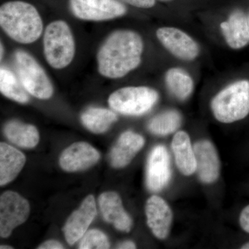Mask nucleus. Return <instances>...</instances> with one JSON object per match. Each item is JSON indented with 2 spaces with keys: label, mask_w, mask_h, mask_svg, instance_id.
<instances>
[{
  "label": "nucleus",
  "mask_w": 249,
  "mask_h": 249,
  "mask_svg": "<svg viewBox=\"0 0 249 249\" xmlns=\"http://www.w3.org/2000/svg\"><path fill=\"white\" fill-rule=\"evenodd\" d=\"M181 124V116L176 110H168L152 118L148 129L152 134L166 136L178 130Z\"/></svg>",
  "instance_id": "obj_24"
},
{
  "label": "nucleus",
  "mask_w": 249,
  "mask_h": 249,
  "mask_svg": "<svg viewBox=\"0 0 249 249\" xmlns=\"http://www.w3.org/2000/svg\"><path fill=\"white\" fill-rule=\"evenodd\" d=\"M215 119L222 124L242 120L249 114V81L239 80L216 95L211 104Z\"/></svg>",
  "instance_id": "obj_3"
},
{
  "label": "nucleus",
  "mask_w": 249,
  "mask_h": 249,
  "mask_svg": "<svg viewBox=\"0 0 249 249\" xmlns=\"http://www.w3.org/2000/svg\"><path fill=\"white\" fill-rule=\"evenodd\" d=\"M0 249H11L13 248H12V247H9V246H1V247H0Z\"/></svg>",
  "instance_id": "obj_31"
},
{
  "label": "nucleus",
  "mask_w": 249,
  "mask_h": 249,
  "mask_svg": "<svg viewBox=\"0 0 249 249\" xmlns=\"http://www.w3.org/2000/svg\"><path fill=\"white\" fill-rule=\"evenodd\" d=\"M221 31L231 48L240 49L249 42L248 16L240 10H235L227 21L220 24Z\"/></svg>",
  "instance_id": "obj_17"
},
{
  "label": "nucleus",
  "mask_w": 249,
  "mask_h": 249,
  "mask_svg": "<svg viewBox=\"0 0 249 249\" xmlns=\"http://www.w3.org/2000/svg\"><path fill=\"white\" fill-rule=\"evenodd\" d=\"M248 20H249V16H248Z\"/></svg>",
  "instance_id": "obj_34"
},
{
  "label": "nucleus",
  "mask_w": 249,
  "mask_h": 249,
  "mask_svg": "<svg viewBox=\"0 0 249 249\" xmlns=\"http://www.w3.org/2000/svg\"><path fill=\"white\" fill-rule=\"evenodd\" d=\"M26 157L18 149L5 142L0 143V185L12 181L25 165Z\"/></svg>",
  "instance_id": "obj_19"
},
{
  "label": "nucleus",
  "mask_w": 249,
  "mask_h": 249,
  "mask_svg": "<svg viewBox=\"0 0 249 249\" xmlns=\"http://www.w3.org/2000/svg\"><path fill=\"white\" fill-rule=\"evenodd\" d=\"M15 61L19 79L28 93L39 99L52 97L53 93L52 82L34 57L19 50L15 53Z\"/></svg>",
  "instance_id": "obj_6"
},
{
  "label": "nucleus",
  "mask_w": 249,
  "mask_h": 249,
  "mask_svg": "<svg viewBox=\"0 0 249 249\" xmlns=\"http://www.w3.org/2000/svg\"><path fill=\"white\" fill-rule=\"evenodd\" d=\"M165 83L175 97L184 101L191 96L194 88L193 78L185 70L172 68L165 74Z\"/></svg>",
  "instance_id": "obj_22"
},
{
  "label": "nucleus",
  "mask_w": 249,
  "mask_h": 249,
  "mask_svg": "<svg viewBox=\"0 0 249 249\" xmlns=\"http://www.w3.org/2000/svg\"><path fill=\"white\" fill-rule=\"evenodd\" d=\"M239 221L242 230L249 234V205L242 210Z\"/></svg>",
  "instance_id": "obj_27"
},
{
  "label": "nucleus",
  "mask_w": 249,
  "mask_h": 249,
  "mask_svg": "<svg viewBox=\"0 0 249 249\" xmlns=\"http://www.w3.org/2000/svg\"><path fill=\"white\" fill-rule=\"evenodd\" d=\"M0 91L6 97L16 102L27 103L29 101V93L20 80L8 69H0Z\"/></svg>",
  "instance_id": "obj_23"
},
{
  "label": "nucleus",
  "mask_w": 249,
  "mask_h": 249,
  "mask_svg": "<svg viewBox=\"0 0 249 249\" xmlns=\"http://www.w3.org/2000/svg\"><path fill=\"white\" fill-rule=\"evenodd\" d=\"M193 148L199 179L204 183H214L220 174V160L215 147L210 141L200 140Z\"/></svg>",
  "instance_id": "obj_14"
},
{
  "label": "nucleus",
  "mask_w": 249,
  "mask_h": 249,
  "mask_svg": "<svg viewBox=\"0 0 249 249\" xmlns=\"http://www.w3.org/2000/svg\"><path fill=\"white\" fill-rule=\"evenodd\" d=\"M147 224L153 235L165 240L169 235L173 213L166 201L158 196H152L145 205Z\"/></svg>",
  "instance_id": "obj_13"
},
{
  "label": "nucleus",
  "mask_w": 249,
  "mask_h": 249,
  "mask_svg": "<svg viewBox=\"0 0 249 249\" xmlns=\"http://www.w3.org/2000/svg\"><path fill=\"white\" fill-rule=\"evenodd\" d=\"M240 249H249V242H247V243L244 244L242 247H240Z\"/></svg>",
  "instance_id": "obj_30"
},
{
  "label": "nucleus",
  "mask_w": 249,
  "mask_h": 249,
  "mask_svg": "<svg viewBox=\"0 0 249 249\" xmlns=\"http://www.w3.org/2000/svg\"><path fill=\"white\" fill-rule=\"evenodd\" d=\"M70 7L73 16L88 21L109 20L127 13L119 0H70Z\"/></svg>",
  "instance_id": "obj_7"
},
{
  "label": "nucleus",
  "mask_w": 249,
  "mask_h": 249,
  "mask_svg": "<svg viewBox=\"0 0 249 249\" xmlns=\"http://www.w3.org/2000/svg\"><path fill=\"white\" fill-rule=\"evenodd\" d=\"M171 178V168L168 150L163 145L152 149L146 170V184L149 191L157 193L167 186Z\"/></svg>",
  "instance_id": "obj_10"
},
{
  "label": "nucleus",
  "mask_w": 249,
  "mask_h": 249,
  "mask_svg": "<svg viewBox=\"0 0 249 249\" xmlns=\"http://www.w3.org/2000/svg\"><path fill=\"white\" fill-rule=\"evenodd\" d=\"M145 144L143 137L132 131H127L120 136L111 148L109 160L111 166L122 168L132 161Z\"/></svg>",
  "instance_id": "obj_16"
},
{
  "label": "nucleus",
  "mask_w": 249,
  "mask_h": 249,
  "mask_svg": "<svg viewBox=\"0 0 249 249\" xmlns=\"http://www.w3.org/2000/svg\"><path fill=\"white\" fill-rule=\"evenodd\" d=\"M44 53L51 67L62 70L74 58V38L67 22L54 21L46 28L43 38Z\"/></svg>",
  "instance_id": "obj_4"
},
{
  "label": "nucleus",
  "mask_w": 249,
  "mask_h": 249,
  "mask_svg": "<svg viewBox=\"0 0 249 249\" xmlns=\"http://www.w3.org/2000/svg\"><path fill=\"white\" fill-rule=\"evenodd\" d=\"M124 3L141 9H150L155 5V0H120Z\"/></svg>",
  "instance_id": "obj_26"
},
{
  "label": "nucleus",
  "mask_w": 249,
  "mask_h": 249,
  "mask_svg": "<svg viewBox=\"0 0 249 249\" xmlns=\"http://www.w3.org/2000/svg\"><path fill=\"white\" fill-rule=\"evenodd\" d=\"M30 206L27 199L18 193L6 191L0 197V235L9 237L18 226L27 221Z\"/></svg>",
  "instance_id": "obj_8"
},
{
  "label": "nucleus",
  "mask_w": 249,
  "mask_h": 249,
  "mask_svg": "<svg viewBox=\"0 0 249 249\" xmlns=\"http://www.w3.org/2000/svg\"><path fill=\"white\" fill-rule=\"evenodd\" d=\"M38 249H64L63 246L61 243L56 240H48L42 243Z\"/></svg>",
  "instance_id": "obj_28"
},
{
  "label": "nucleus",
  "mask_w": 249,
  "mask_h": 249,
  "mask_svg": "<svg viewBox=\"0 0 249 249\" xmlns=\"http://www.w3.org/2000/svg\"><path fill=\"white\" fill-rule=\"evenodd\" d=\"M116 248L123 249H133L137 248V247H136L135 244H134L133 242H132V241H126V242H122L120 245H118Z\"/></svg>",
  "instance_id": "obj_29"
},
{
  "label": "nucleus",
  "mask_w": 249,
  "mask_h": 249,
  "mask_svg": "<svg viewBox=\"0 0 249 249\" xmlns=\"http://www.w3.org/2000/svg\"><path fill=\"white\" fill-rule=\"evenodd\" d=\"M96 215L94 196H89L67 219L63 232L67 243L73 245L85 235Z\"/></svg>",
  "instance_id": "obj_11"
},
{
  "label": "nucleus",
  "mask_w": 249,
  "mask_h": 249,
  "mask_svg": "<svg viewBox=\"0 0 249 249\" xmlns=\"http://www.w3.org/2000/svg\"><path fill=\"white\" fill-rule=\"evenodd\" d=\"M158 100V92L148 87H125L111 93L108 103L121 114L140 116L148 112Z\"/></svg>",
  "instance_id": "obj_5"
},
{
  "label": "nucleus",
  "mask_w": 249,
  "mask_h": 249,
  "mask_svg": "<svg viewBox=\"0 0 249 249\" xmlns=\"http://www.w3.org/2000/svg\"><path fill=\"white\" fill-rule=\"evenodd\" d=\"M80 119L83 125L91 132L101 134L106 132L118 120V116L110 109L91 107L82 114Z\"/></svg>",
  "instance_id": "obj_21"
},
{
  "label": "nucleus",
  "mask_w": 249,
  "mask_h": 249,
  "mask_svg": "<svg viewBox=\"0 0 249 249\" xmlns=\"http://www.w3.org/2000/svg\"><path fill=\"white\" fill-rule=\"evenodd\" d=\"M143 41L138 33L118 30L108 36L97 54L98 70L106 78H123L140 65Z\"/></svg>",
  "instance_id": "obj_1"
},
{
  "label": "nucleus",
  "mask_w": 249,
  "mask_h": 249,
  "mask_svg": "<svg viewBox=\"0 0 249 249\" xmlns=\"http://www.w3.org/2000/svg\"><path fill=\"white\" fill-rule=\"evenodd\" d=\"M4 134L10 142L24 148H33L40 140L38 130L35 126L18 121H9L5 124Z\"/></svg>",
  "instance_id": "obj_20"
},
{
  "label": "nucleus",
  "mask_w": 249,
  "mask_h": 249,
  "mask_svg": "<svg viewBox=\"0 0 249 249\" xmlns=\"http://www.w3.org/2000/svg\"><path fill=\"white\" fill-rule=\"evenodd\" d=\"M160 1H172V0H160Z\"/></svg>",
  "instance_id": "obj_33"
},
{
  "label": "nucleus",
  "mask_w": 249,
  "mask_h": 249,
  "mask_svg": "<svg viewBox=\"0 0 249 249\" xmlns=\"http://www.w3.org/2000/svg\"><path fill=\"white\" fill-rule=\"evenodd\" d=\"M99 160V152L94 147L88 142H76L62 152L59 163L62 169L73 173L88 169Z\"/></svg>",
  "instance_id": "obj_12"
},
{
  "label": "nucleus",
  "mask_w": 249,
  "mask_h": 249,
  "mask_svg": "<svg viewBox=\"0 0 249 249\" xmlns=\"http://www.w3.org/2000/svg\"><path fill=\"white\" fill-rule=\"evenodd\" d=\"M3 49L2 44H1V60L3 58V54H4V49Z\"/></svg>",
  "instance_id": "obj_32"
},
{
  "label": "nucleus",
  "mask_w": 249,
  "mask_h": 249,
  "mask_svg": "<svg viewBox=\"0 0 249 249\" xmlns=\"http://www.w3.org/2000/svg\"><path fill=\"white\" fill-rule=\"evenodd\" d=\"M157 37L162 45L174 56L186 61H192L199 55L197 43L184 31L175 27L157 29Z\"/></svg>",
  "instance_id": "obj_9"
},
{
  "label": "nucleus",
  "mask_w": 249,
  "mask_h": 249,
  "mask_svg": "<svg viewBox=\"0 0 249 249\" xmlns=\"http://www.w3.org/2000/svg\"><path fill=\"white\" fill-rule=\"evenodd\" d=\"M100 210L106 222L117 230L126 232L132 229V219L124 211L120 196L115 192H106L98 199Z\"/></svg>",
  "instance_id": "obj_15"
},
{
  "label": "nucleus",
  "mask_w": 249,
  "mask_h": 249,
  "mask_svg": "<svg viewBox=\"0 0 249 249\" xmlns=\"http://www.w3.org/2000/svg\"><path fill=\"white\" fill-rule=\"evenodd\" d=\"M0 25L12 40L31 44L38 40L43 23L35 6L22 1H11L0 7Z\"/></svg>",
  "instance_id": "obj_2"
},
{
  "label": "nucleus",
  "mask_w": 249,
  "mask_h": 249,
  "mask_svg": "<svg viewBox=\"0 0 249 249\" xmlns=\"http://www.w3.org/2000/svg\"><path fill=\"white\" fill-rule=\"evenodd\" d=\"M110 247L107 236L101 231L93 230L87 232L81 238L80 249H107Z\"/></svg>",
  "instance_id": "obj_25"
},
{
  "label": "nucleus",
  "mask_w": 249,
  "mask_h": 249,
  "mask_svg": "<svg viewBox=\"0 0 249 249\" xmlns=\"http://www.w3.org/2000/svg\"><path fill=\"white\" fill-rule=\"evenodd\" d=\"M171 146L179 171L186 176L195 173L196 170V158L189 135L183 131H178L173 137Z\"/></svg>",
  "instance_id": "obj_18"
}]
</instances>
